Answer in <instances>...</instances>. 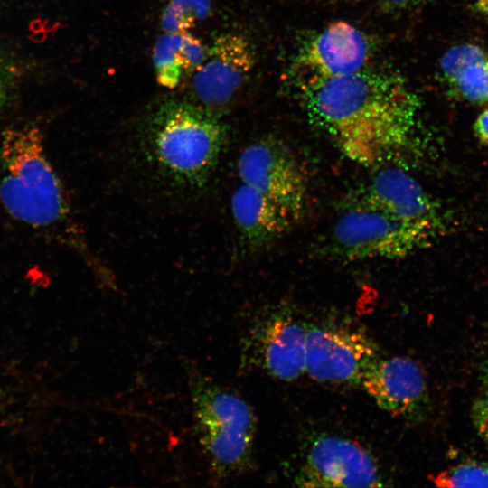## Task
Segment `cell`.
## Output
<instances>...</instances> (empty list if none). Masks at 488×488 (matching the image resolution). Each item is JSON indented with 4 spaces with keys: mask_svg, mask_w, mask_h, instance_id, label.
Returning a JSON list of instances; mask_svg holds the SVG:
<instances>
[{
    "mask_svg": "<svg viewBox=\"0 0 488 488\" xmlns=\"http://www.w3.org/2000/svg\"><path fill=\"white\" fill-rule=\"evenodd\" d=\"M301 93L312 122L355 163L383 164L412 141L420 102L397 72L367 66Z\"/></svg>",
    "mask_w": 488,
    "mask_h": 488,
    "instance_id": "cell-1",
    "label": "cell"
},
{
    "mask_svg": "<svg viewBox=\"0 0 488 488\" xmlns=\"http://www.w3.org/2000/svg\"><path fill=\"white\" fill-rule=\"evenodd\" d=\"M229 127L221 116L188 100L167 99L140 126L136 151L151 179L172 193L195 197L224 156Z\"/></svg>",
    "mask_w": 488,
    "mask_h": 488,
    "instance_id": "cell-2",
    "label": "cell"
},
{
    "mask_svg": "<svg viewBox=\"0 0 488 488\" xmlns=\"http://www.w3.org/2000/svg\"><path fill=\"white\" fill-rule=\"evenodd\" d=\"M0 200L14 219L54 235L99 267L72 218L63 184L36 127H7L0 143Z\"/></svg>",
    "mask_w": 488,
    "mask_h": 488,
    "instance_id": "cell-3",
    "label": "cell"
},
{
    "mask_svg": "<svg viewBox=\"0 0 488 488\" xmlns=\"http://www.w3.org/2000/svg\"><path fill=\"white\" fill-rule=\"evenodd\" d=\"M189 389L197 440L217 479L247 471L252 465L256 417L239 395L191 369Z\"/></svg>",
    "mask_w": 488,
    "mask_h": 488,
    "instance_id": "cell-4",
    "label": "cell"
},
{
    "mask_svg": "<svg viewBox=\"0 0 488 488\" xmlns=\"http://www.w3.org/2000/svg\"><path fill=\"white\" fill-rule=\"evenodd\" d=\"M431 236L407 225L358 198L333 224L330 246L346 261L399 259L425 248Z\"/></svg>",
    "mask_w": 488,
    "mask_h": 488,
    "instance_id": "cell-5",
    "label": "cell"
},
{
    "mask_svg": "<svg viewBox=\"0 0 488 488\" xmlns=\"http://www.w3.org/2000/svg\"><path fill=\"white\" fill-rule=\"evenodd\" d=\"M373 43L363 31L346 21H335L310 38L294 61L300 90L369 66Z\"/></svg>",
    "mask_w": 488,
    "mask_h": 488,
    "instance_id": "cell-6",
    "label": "cell"
},
{
    "mask_svg": "<svg viewBox=\"0 0 488 488\" xmlns=\"http://www.w3.org/2000/svg\"><path fill=\"white\" fill-rule=\"evenodd\" d=\"M306 327L305 373L319 382L361 384L381 357L377 344L359 330L331 324Z\"/></svg>",
    "mask_w": 488,
    "mask_h": 488,
    "instance_id": "cell-7",
    "label": "cell"
},
{
    "mask_svg": "<svg viewBox=\"0 0 488 488\" xmlns=\"http://www.w3.org/2000/svg\"><path fill=\"white\" fill-rule=\"evenodd\" d=\"M237 170L241 183L300 219L306 202V177L294 153L281 140L266 136L248 145L239 155Z\"/></svg>",
    "mask_w": 488,
    "mask_h": 488,
    "instance_id": "cell-8",
    "label": "cell"
},
{
    "mask_svg": "<svg viewBox=\"0 0 488 488\" xmlns=\"http://www.w3.org/2000/svg\"><path fill=\"white\" fill-rule=\"evenodd\" d=\"M255 63L253 46L245 36L219 34L207 47L202 63L192 74V102L222 117L249 78Z\"/></svg>",
    "mask_w": 488,
    "mask_h": 488,
    "instance_id": "cell-9",
    "label": "cell"
},
{
    "mask_svg": "<svg viewBox=\"0 0 488 488\" xmlns=\"http://www.w3.org/2000/svg\"><path fill=\"white\" fill-rule=\"evenodd\" d=\"M383 481L379 465L364 447L329 435L312 442L295 478L304 487H380Z\"/></svg>",
    "mask_w": 488,
    "mask_h": 488,
    "instance_id": "cell-10",
    "label": "cell"
},
{
    "mask_svg": "<svg viewBox=\"0 0 488 488\" xmlns=\"http://www.w3.org/2000/svg\"><path fill=\"white\" fill-rule=\"evenodd\" d=\"M306 329L289 311L265 314L246 335V361L281 380L299 378L305 372Z\"/></svg>",
    "mask_w": 488,
    "mask_h": 488,
    "instance_id": "cell-11",
    "label": "cell"
},
{
    "mask_svg": "<svg viewBox=\"0 0 488 488\" xmlns=\"http://www.w3.org/2000/svg\"><path fill=\"white\" fill-rule=\"evenodd\" d=\"M358 199L433 239L445 229L440 206L414 177L398 167L379 171Z\"/></svg>",
    "mask_w": 488,
    "mask_h": 488,
    "instance_id": "cell-12",
    "label": "cell"
},
{
    "mask_svg": "<svg viewBox=\"0 0 488 488\" xmlns=\"http://www.w3.org/2000/svg\"><path fill=\"white\" fill-rule=\"evenodd\" d=\"M377 405L392 415L419 420L429 403L426 378L420 367L405 357H380L361 383Z\"/></svg>",
    "mask_w": 488,
    "mask_h": 488,
    "instance_id": "cell-13",
    "label": "cell"
},
{
    "mask_svg": "<svg viewBox=\"0 0 488 488\" xmlns=\"http://www.w3.org/2000/svg\"><path fill=\"white\" fill-rule=\"evenodd\" d=\"M230 208L243 252L269 247L297 221L286 207L243 183L234 191Z\"/></svg>",
    "mask_w": 488,
    "mask_h": 488,
    "instance_id": "cell-14",
    "label": "cell"
},
{
    "mask_svg": "<svg viewBox=\"0 0 488 488\" xmlns=\"http://www.w3.org/2000/svg\"><path fill=\"white\" fill-rule=\"evenodd\" d=\"M441 80L456 98L471 104L488 102V53L474 43L448 49L439 61Z\"/></svg>",
    "mask_w": 488,
    "mask_h": 488,
    "instance_id": "cell-15",
    "label": "cell"
},
{
    "mask_svg": "<svg viewBox=\"0 0 488 488\" xmlns=\"http://www.w3.org/2000/svg\"><path fill=\"white\" fill-rule=\"evenodd\" d=\"M206 54L207 47L189 32H163L153 48L157 82L166 89H175L202 63Z\"/></svg>",
    "mask_w": 488,
    "mask_h": 488,
    "instance_id": "cell-16",
    "label": "cell"
},
{
    "mask_svg": "<svg viewBox=\"0 0 488 488\" xmlns=\"http://www.w3.org/2000/svg\"><path fill=\"white\" fill-rule=\"evenodd\" d=\"M210 0H169L164 8L160 26L164 33H185L211 14Z\"/></svg>",
    "mask_w": 488,
    "mask_h": 488,
    "instance_id": "cell-17",
    "label": "cell"
},
{
    "mask_svg": "<svg viewBox=\"0 0 488 488\" xmlns=\"http://www.w3.org/2000/svg\"><path fill=\"white\" fill-rule=\"evenodd\" d=\"M431 481L440 487H488V465L462 463L437 473Z\"/></svg>",
    "mask_w": 488,
    "mask_h": 488,
    "instance_id": "cell-18",
    "label": "cell"
},
{
    "mask_svg": "<svg viewBox=\"0 0 488 488\" xmlns=\"http://www.w3.org/2000/svg\"><path fill=\"white\" fill-rule=\"evenodd\" d=\"M472 419L478 435L488 444V389L474 401Z\"/></svg>",
    "mask_w": 488,
    "mask_h": 488,
    "instance_id": "cell-19",
    "label": "cell"
},
{
    "mask_svg": "<svg viewBox=\"0 0 488 488\" xmlns=\"http://www.w3.org/2000/svg\"><path fill=\"white\" fill-rule=\"evenodd\" d=\"M15 83L14 69L7 60L0 54V110L11 98Z\"/></svg>",
    "mask_w": 488,
    "mask_h": 488,
    "instance_id": "cell-20",
    "label": "cell"
},
{
    "mask_svg": "<svg viewBox=\"0 0 488 488\" xmlns=\"http://www.w3.org/2000/svg\"><path fill=\"white\" fill-rule=\"evenodd\" d=\"M378 7L388 13H398L410 10L426 0H374Z\"/></svg>",
    "mask_w": 488,
    "mask_h": 488,
    "instance_id": "cell-21",
    "label": "cell"
},
{
    "mask_svg": "<svg viewBox=\"0 0 488 488\" xmlns=\"http://www.w3.org/2000/svg\"><path fill=\"white\" fill-rule=\"evenodd\" d=\"M474 130L478 140L488 145V107L477 117Z\"/></svg>",
    "mask_w": 488,
    "mask_h": 488,
    "instance_id": "cell-22",
    "label": "cell"
},
{
    "mask_svg": "<svg viewBox=\"0 0 488 488\" xmlns=\"http://www.w3.org/2000/svg\"><path fill=\"white\" fill-rule=\"evenodd\" d=\"M470 5L475 12L488 17V0H470Z\"/></svg>",
    "mask_w": 488,
    "mask_h": 488,
    "instance_id": "cell-23",
    "label": "cell"
},
{
    "mask_svg": "<svg viewBox=\"0 0 488 488\" xmlns=\"http://www.w3.org/2000/svg\"><path fill=\"white\" fill-rule=\"evenodd\" d=\"M483 380H484V382L488 388V361L486 362V364L484 365V369H483Z\"/></svg>",
    "mask_w": 488,
    "mask_h": 488,
    "instance_id": "cell-24",
    "label": "cell"
}]
</instances>
